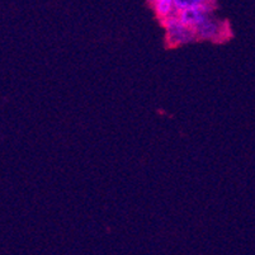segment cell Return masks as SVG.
<instances>
[{
  "label": "cell",
  "mask_w": 255,
  "mask_h": 255,
  "mask_svg": "<svg viewBox=\"0 0 255 255\" xmlns=\"http://www.w3.org/2000/svg\"><path fill=\"white\" fill-rule=\"evenodd\" d=\"M160 22H161L164 29H165V38L169 47L189 45L194 41H198L193 29L189 28L188 25H185L179 19L178 13L171 15V17L160 20Z\"/></svg>",
  "instance_id": "1"
},
{
  "label": "cell",
  "mask_w": 255,
  "mask_h": 255,
  "mask_svg": "<svg viewBox=\"0 0 255 255\" xmlns=\"http://www.w3.org/2000/svg\"><path fill=\"white\" fill-rule=\"evenodd\" d=\"M196 33L197 39L202 41H212V42H222L230 37V25L225 20L216 19L212 15L203 20L193 29Z\"/></svg>",
  "instance_id": "2"
},
{
  "label": "cell",
  "mask_w": 255,
  "mask_h": 255,
  "mask_svg": "<svg viewBox=\"0 0 255 255\" xmlns=\"http://www.w3.org/2000/svg\"><path fill=\"white\" fill-rule=\"evenodd\" d=\"M149 3L160 20L165 19V18L171 17V15L178 13L177 9H175L174 0H149Z\"/></svg>",
  "instance_id": "4"
},
{
  "label": "cell",
  "mask_w": 255,
  "mask_h": 255,
  "mask_svg": "<svg viewBox=\"0 0 255 255\" xmlns=\"http://www.w3.org/2000/svg\"><path fill=\"white\" fill-rule=\"evenodd\" d=\"M213 6H215V4H207V5L184 9V10L178 11V17L185 25L194 29L197 25L201 24L203 20L207 19L210 15L213 14Z\"/></svg>",
  "instance_id": "3"
},
{
  "label": "cell",
  "mask_w": 255,
  "mask_h": 255,
  "mask_svg": "<svg viewBox=\"0 0 255 255\" xmlns=\"http://www.w3.org/2000/svg\"><path fill=\"white\" fill-rule=\"evenodd\" d=\"M174 3H175L177 11H180L188 8H194V6L215 4V0H174Z\"/></svg>",
  "instance_id": "5"
}]
</instances>
